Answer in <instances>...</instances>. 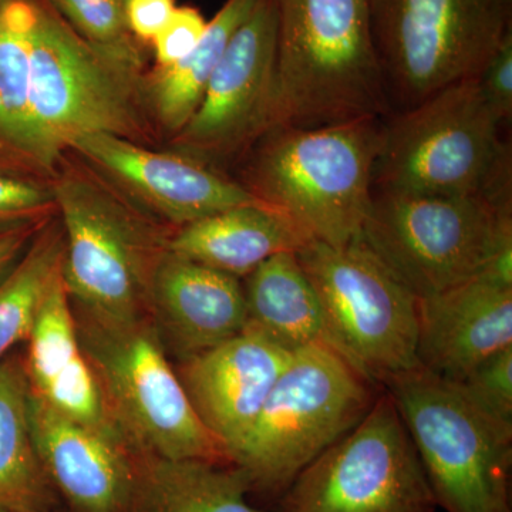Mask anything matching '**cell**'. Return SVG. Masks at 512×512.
Masks as SVG:
<instances>
[{"label": "cell", "mask_w": 512, "mask_h": 512, "mask_svg": "<svg viewBox=\"0 0 512 512\" xmlns=\"http://www.w3.org/2000/svg\"><path fill=\"white\" fill-rule=\"evenodd\" d=\"M274 2V127H325L390 113L370 0Z\"/></svg>", "instance_id": "cell-1"}, {"label": "cell", "mask_w": 512, "mask_h": 512, "mask_svg": "<svg viewBox=\"0 0 512 512\" xmlns=\"http://www.w3.org/2000/svg\"><path fill=\"white\" fill-rule=\"evenodd\" d=\"M383 137L382 119L271 128L242 185L311 241L346 247L362 239Z\"/></svg>", "instance_id": "cell-2"}, {"label": "cell", "mask_w": 512, "mask_h": 512, "mask_svg": "<svg viewBox=\"0 0 512 512\" xmlns=\"http://www.w3.org/2000/svg\"><path fill=\"white\" fill-rule=\"evenodd\" d=\"M477 77L444 87L384 123L377 191L481 195L511 208L510 147Z\"/></svg>", "instance_id": "cell-3"}, {"label": "cell", "mask_w": 512, "mask_h": 512, "mask_svg": "<svg viewBox=\"0 0 512 512\" xmlns=\"http://www.w3.org/2000/svg\"><path fill=\"white\" fill-rule=\"evenodd\" d=\"M379 384L326 343L292 352L232 457L252 493L279 500L296 477L372 409Z\"/></svg>", "instance_id": "cell-4"}, {"label": "cell", "mask_w": 512, "mask_h": 512, "mask_svg": "<svg viewBox=\"0 0 512 512\" xmlns=\"http://www.w3.org/2000/svg\"><path fill=\"white\" fill-rule=\"evenodd\" d=\"M73 312L111 419L134 453L231 464L195 413L150 318L103 322Z\"/></svg>", "instance_id": "cell-5"}, {"label": "cell", "mask_w": 512, "mask_h": 512, "mask_svg": "<svg viewBox=\"0 0 512 512\" xmlns=\"http://www.w3.org/2000/svg\"><path fill=\"white\" fill-rule=\"evenodd\" d=\"M392 397L446 512H512V427L477 409L456 384L420 366L389 377Z\"/></svg>", "instance_id": "cell-6"}, {"label": "cell", "mask_w": 512, "mask_h": 512, "mask_svg": "<svg viewBox=\"0 0 512 512\" xmlns=\"http://www.w3.org/2000/svg\"><path fill=\"white\" fill-rule=\"evenodd\" d=\"M363 242L417 298L483 275L512 247L511 208L481 195L375 191Z\"/></svg>", "instance_id": "cell-7"}, {"label": "cell", "mask_w": 512, "mask_h": 512, "mask_svg": "<svg viewBox=\"0 0 512 512\" xmlns=\"http://www.w3.org/2000/svg\"><path fill=\"white\" fill-rule=\"evenodd\" d=\"M133 67L90 46L69 23L37 5L29 92V160L52 167L90 134L131 140L141 130ZM133 141V140H131Z\"/></svg>", "instance_id": "cell-8"}, {"label": "cell", "mask_w": 512, "mask_h": 512, "mask_svg": "<svg viewBox=\"0 0 512 512\" xmlns=\"http://www.w3.org/2000/svg\"><path fill=\"white\" fill-rule=\"evenodd\" d=\"M53 197L64 237L62 279L74 311L103 322L148 318L151 278L168 238L86 178H63Z\"/></svg>", "instance_id": "cell-9"}, {"label": "cell", "mask_w": 512, "mask_h": 512, "mask_svg": "<svg viewBox=\"0 0 512 512\" xmlns=\"http://www.w3.org/2000/svg\"><path fill=\"white\" fill-rule=\"evenodd\" d=\"M390 104L416 106L477 77L511 30L510 0H370Z\"/></svg>", "instance_id": "cell-10"}, {"label": "cell", "mask_w": 512, "mask_h": 512, "mask_svg": "<svg viewBox=\"0 0 512 512\" xmlns=\"http://www.w3.org/2000/svg\"><path fill=\"white\" fill-rule=\"evenodd\" d=\"M296 255L318 293L333 348L380 387L417 366L419 298L363 239L346 247L309 241Z\"/></svg>", "instance_id": "cell-11"}, {"label": "cell", "mask_w": 512, "mask_h": 512, "mask_svg": "<svg viewBox=\"0 0 512 512\" xmlns=\"http://www.w3.org/2000/svg\"><path fill=\"white\" fill-rule=\"evenodd\" d=\"M276 512H436L419 454L382 389L348 434L293 480Z\"/></svg>", "instance_id": "cell-12"}, {"label": "cell", "mask_w": 512, "mask_h": 512, "mask_svg": "<svg viewBox=\"0 0 512 512\" xmlns=\"http://www.w3.org/2000/svg\"><path fill=\"white\" fill-rule=\"evenodd\" d=\"M276 9L258 0L229 40L200 106L178 143L201 156H228L274 127Z\"/></svg>", "instance_id": "cell-13"}, {"label": "cell", "mask_w": 512, "mask_h": 512, "mask_svg": "<svg viewBox=\"0 0 512 512\" xmlns=\"http://www.w3.org/2000/svg\"><path fill=\"white\" fill-rule=\"evenodd\" d=\"M29 412L47 480L74 511H131L137 454L126 441L63 416L30 390Z\"/></svg>", "instance_id": "cell-14"}, {"label": "cell", "mask_w": 512, "mask_h": 512, "mask_svg": "<svg viewBox=\"0 0 512 512\" xmlns=\"http://www.w3.org/2000/svg\"><path fill=\"white\" fill-rule=\"evenodd\" d=\"M291 355L245 329L175 367L195 413L221 441L231 464Z\"/></svg>", "instance_id": "cell-15"}, {"label": "cell", "mask_w": 512, "mask_h": 512, "mask_svg": "<svg viewBox=\"0 0 512 512\" xmlns=\"http://www.w3.org/2000/svg\"><path fill=\"white\" fill-rule=\"evenodd\" d=\"M72 148L178 228L259 202L244 185L198 161L147 150L127 138L90 134L74 141Z\"/></svg>", "instance_id": "cell-16"}, {"label": "cell", "mask_w": 512, "mask_h": 512, "mask_svg": "<svg viewBox=\"0 0 512 512\" xmlns=\"http://www.w3.org/2000/svg\"><path fill=\"white\" fill-rule=\"evenodd\" d=\"M148 318L167 355L183 362L247 328L242 281L167 249L151 278Z\"/></svg>", "instance_id": "cell-17"}, {"label": "cell", "mask_w": 512, "mask_h": 512, "mask_svg": "<svg viewBox=\"0 0 512 512\" xmlns=\"http://www.w3.org/2000/svg\"><path fill=\"white\" fill-rule=\"evenodd\" d=\"M512 346V286L480 275L419 299L417 366L458 382Z\"/></svg>", "instance_id": "cell-18"}, {"label": "cell", "mask_w": 512, "mask_h": 512, "mask_svg": "<svg viewBox=\"0 0 512 512\" xmlns=\"http://www.w3.org/2000/svg\"><path fill=\"white\" fill-rule=\"evenodd\" d=\"M25 345L23 362L33 396L69 419L121 437L84 355L62 272L47 289Z\"/></svg>", "instance_id": "cell-19"}, {"label": "cell", "mask_w": 512, "mask_h": 512, "mask_svg": "<svg viewBox=\"0 0 512 512\" xmlns=\"http://www.w3.org/2000/svg\"><path fill=\"white\" fill-rule=\"evenodd\" d=\"M309 241L284 215L255 202L178 228L167 249L242 281L271 256L298 252Z\"/></svg>", "instance_id": "cell-20"}, {"label": "cell", "mask_w": 512, "mask_h": 512, "mask_svg": "<svg viewBox=\"0 0 512 512\" xmlns=\"http://www.w3.org/2000/svg\"><path fill=\"white\" fill-rule=\"evenodd\" d=\"M247 328L292 353L315 343H330L315 288L296 252H282L242 279ZM333 348V346H332Z\"/></svg>", "instance_id": "cell-21"}, {"label": "cell", "mask_w": 512, "mask_h": 512, "mask_svg": "<svg viewBox=\"0 0 512 512\" xmlns=\"http://www.w3.org/2000/svg\"><path fill=\"white\" fill-rule=\"evenodd\" d=\"M232 464L138 456L130 512H264Z\"/></svg>", "instance_id": "cell-22"}, {"label": "cell", "mask_w": 512, "mask_h": 512, "mask_svg": "<svg viewBox=\"0 0 512 512\" xmlns=\"http://www.w3.org/2000/svg\"><path fill=\"white\" fill-rule=\"evenodd\" d=\"M53 493L33 441L23 352L15 349L0 360V507L52 512Z\"/></svg>", "instance_id": "cell-23"}, {"label": "cell", "mask_w": 512, "mask_h": 512, "mask_svg": "<svg viewBox=\"0 0 512 512\" xmlns=\"http://www.w3.org/2000/svg\"><path fill=\"white\" fill-rule=\"evenodd\" d=\"M256 3L258 0H227L208 22L204 36L190 55L158 72L151 96L158 119L168 130L181 131L190 121L229 40L251 15Z\"/></svg>", "instance_id": "cell-24"}, {"label": "cell", "mask_w": 512, "mask_h": 512, "mask_svg": "<svg viewBox=\"0 0 512 512\" xmlns=\"http://www.w3.org/2000/svg\"><path fill=\"white\" fill-rule=\"evenodd\" d=\"M37 5L5 0L0 6V150L29 158V92Z\"/></svg>", "instance_id": "cell-25"}, {"label": "cell", "mask_w": 512, "mask_h": 512, "mask_svg": "<svg viewBox=\"0 0 512 512\" xmlns=\"http://www.w3.org/2000/svg\"><path fill=\"white\" fill-rule=\"evenodd\" d=\"M62 225L40 228L19 264L0 282V360L25 343L47 289L62 272Z\"/></svg>", "instance_id": "cell-26"}, {"label": "cell", "mask_w": 512, "mask_h": 512, "mask_svg": "<svg viewBox=\"0 0 512 512\" xmlns=\"http://www.w3.org/2000/svg\"><path fill=\"white\" fill-rule=\"evenodd\" d=\"M74 32L116 62L137 69L140 57L128 28L123 0H53Z\"/></svg>", "instance_id": "cell-27"}, {"label": "cell", "mask_w": 512, "mask_h": 512, "mask_svg": "<svg viewBox=\"0 0 512 512\" xmlns=\"http://www.w3.org/2000/svg\"><path fill=\"white\" fill-rule=\"evenodd\" d=\"M456 384L477 409L512 427V346L488 357Z\"/></svg>", "instance_id": "cell-28"}, {"label": "cell", "mask_w": 512, "mask_h": 512, "mask_svg": "<svg viewBox=\"0 0 512 512\" xmlns=\"http://www.w3.org/2000/svg\"><path fill=\"white\" fill-rule=\"evenodd\" d=\"M55 202L39 185L0 174V234L39 224L40 215Z\"/></svg>", "instance_id": "cell-29"}, {"label": "cell", "mask_w": 512, "mask_h": 512, "mask_svg": "<svg viewBox=\"0 0 512 512\" xmlns=\"http://www.w3.org/2000/svg\"><path fill=\"white\" fill-rule=\"evenodd\" d=\"M208 22L197 9L175 8L160 33L154 37L157 62L161 69L173 66L190 55L204 36Z\"/></svg>", "instance_id": "cell-30"}, {"label": "cell", "mask_w": 512, "mask_h": 512, "mask_svg": "<svg viewBox=\"0 0 512 512\" xmlns=\"http://www.w3.org/2000/svg\"><path fill=\"white\" fill-rule=\"evenodd\" d=\"M481 92L503 123L512 116V32L507 33L477 76Z\"/></svg>", "instance_id": "cell-31"}, {"label": "cell", "mask_w": 512, "mask_h": 512, "mask_svg": "<svg viewBox=\"0 0 512 512\" xmlns=\"http://www.w3.org/2000/svg\"><path fill=\"white\" fill-rule=\"evenodd\" d=\"M174 10V0H127L128 28L140 39L154 40Z\"/></svg>", "instance_id": "cell-32"}, {"label": "cell", "mask_w": 512, "mask_h": 512, "mask_svg": "<svg viewBox=\"0 0 512 512\" xmlns=\"http://www.w3.org/2000/svg\"><path fill=\"white\" fill-rule=\"evenodd\" d=\"M42 227V222H39L0 234V282L5 281L6 276L19 264Z\"/></svg>", "instance_id": "cell-33"}, {"label": "cell", "mask_w": 512, "mask_h": 512, "mask_svg": "<svg viewBox=\"0 0 512 512\" xmlns=\"http://www.w3.org/2000/svg\"><path fill=\"white\" fill-rule=\"evenodd\" d=\"M0 512H16V511H12V510H8V508L0 507Z\"/></svg>", "instance_id": "cell-34"}, {"label": "cell", "mask_w": 512, "mask_h": 512, "mask_svg": "<svg viewBox=\"0 0 512 512\" xmlns=\"http://www.w3.org/2000/svg\"><path fill=\"white\" fill-rule=\"evenodd\" d=\"M3 2H5V0H0V6H2Z\"/></svg>", "instance_id": "cell-35"}, {"label": "cell", "mask_w": 512, "mask_h": 512, "mask_svg": "<svg viewBox=\"0 0 512 512\" xmlns=\"http://www.w3.org/2000/svg\"><path fill=\"white\" fill-rule=\"evenodd\" d=\"M123 2H124V3H126V2H127V0H123Z\"/></svg>", "instance_id": "cell-36"}]
</instances>
